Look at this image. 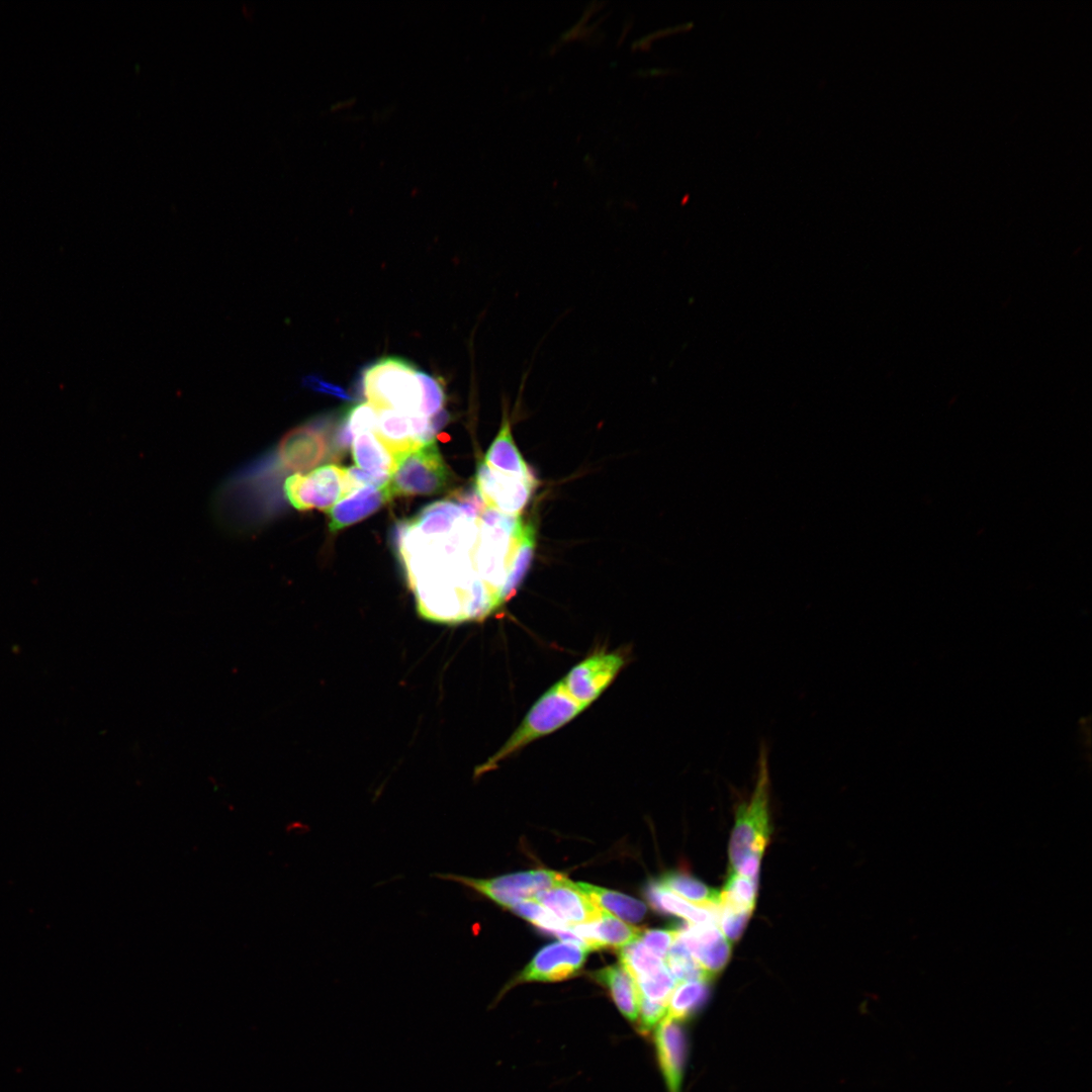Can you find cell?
<instances>
[{"label":"cell","instance_id":"obj_1","mask_svg":"<svg viewBox=\"0 0 1092 1092\" xmlns=\"http://www.w3.org/2000/svg\"><path fill=\"white\" fill-rule=\"evenodd\" d=\"M769 796L768 749L762 742L759 745L752 792L749 798L736 808L735 824L729 843L730 870H735L747 858H761L770 833Z\"/></svg>","mask_w":1092,"mask_h":1092},{"label":"cell","instance_id":"obj_2","mask_svg":"<svg viewBox=\"0 0 1092 1092\" xmlns=\"http://www.w3.org/2000/svg\"><path fill=\"white\" fill-rule=\"evenodd\" d=\"M362 392L374 408H391L405 416H422V385L418 370L397 357H384L365 368Z\"/></svg>","mask_w":1092,"mask_h":1092},{"label":"cell","instance_id":"obj_3","mask_svg":"<svg viewBox=\"0 0 1092 1092\" xmlns=\"http://www.w3.org/2000/svg\"><path fill=\"white\" fill-rule=\"evenodd\" d=\"M586 707L574 700L561 680L555 682L532 705L517 729L502 748L479 768L485 771L521 750L532 741L546 736L579 715Z\"/></svg>","mask_w":1092,"mask_h":1092},{"label":"cell","instance_id":"obj_4","mask_svg":"<svg viewBox=\"0 0 1092 1092\" xmlns=\"http://www.w3.org/2000/svg\"><path fill=\"white\" fill-rule=\"evenodd\" d=\"M451 479L435 441L394 455L388 480L391 497L434 495L445 490Z\"/></svg>","mask_w":1092,"mask_h":1092},{"label":"cell","instance_id":"obj_5","mask_svg":"<svg viewBox=\"0 0 1092 1092\" xmlns=\"http://www.w3.org/2000/svg\"><path fill=\"white\" fill-rule=\"evenodd\" d=\"M432 876L460 884L479 896L508 909L524 900L534 899L537 894L565 879L563 875L549 870L508 874L488 879L472 878L452 873H438Z\"/></svg>","mask_w":1092,"mask_h":1092},{"label":"cell","instance_id":"obj_6","mask_svg":"<svg viewBox=\"0 0 1092 1092\" xmlns=\"http://www.w3.org/2000/svg\"><path fill=\"white\" fill-rule=\"evenodd\" d=\"M359 488L347 468L328 464L307 473H294L286 478L284 492L297 510L328 511L341 498Z\"/></svg>","mask_w":1092,"mask_h":1092},{"label":"cell","instance_id":"obj_7","mask_svg":"<svg viewBox=\"0 0 1092 1092\" xmlns=\"http://www.w3.org/2000/svg\"><path fill=\"white\" fill-rule=\"evenodd\" d=\"M475 486L487 508L508 515H519L532 497L536 486L533 475L496 470L484 461L478 465Z\"/></svg>","mask_w":1092,"mask_h":1092},{"label":"cell","instance_id":"obj_8","mask_svg":"<svg viewBox=\"0 0 1092 1092\" xmlns=\"http://www.w3.org/2000/svg\"><path fill=\"white\" fill-rule=\"evenodd\" d=\"M621 654H593L575 664L561 679L566 692L586 708L612 684L624 666Z\"/></svg>","mask_w":1092,"mask_h":1092},{"label":"cell","instance_id":"obj_9","mask_svg":"<svg viewBox=\"0 0 1092 1092\" xmlns=\"http://www.w3.org/2000/svg\"><path fill=\"white\" fill-rule=\"evenodd\" d=\"M675 930L676 937L711 979L726 967L731 954V942L724 936L717 922H687Z\"/></svg>","mask_w":1092,"mask_h":1092},{"label":"cell","instance_id":"obj_10","mask_svg":"<svg viewBox=\"0 0 1092 1092\" xmlns=\"http://www.w3.org/2000/svg\"><path fill=\"white\" fill-rule=\"evenodd\" d=\"M589 950L570 942H554L541 948L517 977L520 982H554L572 977Z\"/></svg>","mask_w":1092,"mask_h":1092},{"label":"cell","instance_id":"obj_11","mask_svg":"<svg viewBox=\"0 0 1092 1092\" xmlns=\"http://www.w3.org/2000/svg\"><path fill=\"white\" fill-rule=\"evenodd\" d=\"M654 1043L668 1092H680L688 1043L679 1021L665 1016L655 1026Z\"/></svg>","mask_w":1092,"mask_h":1092},{"label":"cell","instance_id":"obj_12","mask_svg":"<svg viewBox=\"0 0 1092 1092\" xmlns=\"http://www.w3.org/2000/svg\"><path fill=\"white\" fill-rule=\"evenodd\" d=\"M534 899L568 926L596 920L604 912L566 878Z\"/></svg>","mask_w":1092,"mask_h":1092},{"label":"cell","instance_id":"obj_13","mask_svg":"<svg viewBox=\"0 0 1092 1092\" xmlns=\"http://www.w3.org/2000/svg\"><path fill=\"white\" fill-rule=\"evenodd\" d=\"M573 934L580 938L588 950L604 947L622 948L640 937L642 929L626 923L604 910L600 918L569 925Z\"/></svg>","mask_w":1092,"mask_h":1092},{"label":"cell","instance_id":"obj_14","mask_svg":"<svg viewBox=\"0 0 1092 1092\" xmlns=\"http://www.w3.org/2000/svg\"><path fill=\"white\" fill-rule=\"evenodd\" d=\"M387 483L383 486L359 487L335 505L329 511L330 531L342 530L378 511L392 498Z\"/></svg>","mask_w":1092,"mask_h":1092},{"label":"cell","instance_id":"obj_15","mask_svg":"<svg viewBox=\"0 0 1092 1092\" xmlns=\"http://www.w3.org/2000/svg\"><path fill=\"white\" fill-rule=\"evenodd\" d=\"M644 894L649 905L659 913L675 915L694 924L717 922L718 907L693 904L663 887L658 880L649 882Z\"/></svg>","mask_w":1092,"mask_h":1092},{"label":"cell","instance_id":"obj_16","mask_svg":"<svg viewBox=\"0 0 1092 1092\" xmlns=\"http://www.w3.org/2000/svg\"><path fill=\"white\" fill-rule=\"evenodd\" d=\"M502 421L499 431L488 448L483 461L490 467L503 472L533 475L513 439L511 419L506 405Z\"/></svg>","mask_w":1092,"mask_h":1092},{"label":"cell","instance_id":"obj_17","mask_svg":"<svg viewBox=\"0 0 1092 1092\" xmlns=\"http://www.w3.org/2000/svg\"><path fill=\"white\" fill-rule=\"evenodd\" d=\"M593 977L609 990L618 1009L627 1019H638L639 992L635 981L621 965L606 967L595 972Z\"/></svg>","mask_w":1092,"mask_h":1092},{"label":"cell","instance_id":"obj_18","mask_svg":"<svg viewBox=\"0 0 1092 1092\" xmlns=\"http://www.w3.org/2000/svg\"><path fill=\"white\" fill-rule=\"evenodd\" d=\"M352 455L358 468L382 480H389L394 456L375 434L365 432L356 435L352 442Z\"/></svg>","mask_w":1092,"mask_h":1092},{"label":"cell","instance_id":"obj_19","mask_svg":"<svg viewBox=\"0 0 1092 1092\" xmlns=\"http://www.w3.org/2000/svg\"><path fill=\"white\" fill-rule=\"evenodd\" d=\"M465 516L453 500H439L425 507L411 521L420 534L436 538L450 534Z\"/></svg>","mask_w":1092,"mask_h":1092},{"label":"cell","instance_id":"obj_20","mask_svg":"<svg viewBox=\"0 0 1092 1092\" xmlns=\"http://www.w3.org/2000/svg\"><path fill=\"white\" fill-rule=\"evenodd\" d=\"M577 888L597 906L627 922H638L646 914V905L622 893L586 883H575Z\"/></svg>","mask_w":1092,"mask_h":1092},{"label":"cell","instance_id":"obj_21","mask_svg":"<svg viewBox=\"0 0 1092 1092\" xmlns=\"http://www.w3.org/2000/svg\"><path fill=\"white\" fill-rule=\"evenodd\" d=\"M376 412L375 435L393 456L422 444L415 439L408 416L391 408H377Z\"/></svg>","mask_w":1092,"mask_h":1092},{"label":"cell","instance_id":"obj_22","mask_svg":"<svg viewBox=\"0 0 1092 1092\" xmlns=\"http://www.w3.org/2000/svg\"><path fill=\"white\" fill-rule=\"evenodd\" d=\"M620 965L636 985L656 978L667 968L663 960L652 953L639 938L620 948Z\"/></svg>","mask_w":1092,"mask_h":1092},{"label":"cell","instance_id":"obj_23","mask_svg":"<svg viewBox=\"0 0 1092 1092\" xmlns=\"http://www.w3.org/2000/svg\"><path fill=\"white\" fill-rule=\"evenodd\" d=\"M709 983L708 980L677 983L667 1002L666 1017L680 1021L699 1011L708 1000Z\"/></svg>","mask_w":1092,"mask_h":1092},{"label":"cell","instance_id":"obj_24","mask_svg":"<svg viewBox=\"0 0 1092 1092\" xmlns=\"http://www.w3.org/2000/svg\"><path fill=\"white\" fill-rule=\"evenodd\" d=\"M658 882L693 904L709 908H716L719 905L720 892L708 887L689 874L670 872L664 874Z\"/></svg>","mask_w":1092,"mask_h":1092},{"label":"cell","instance_id":"obj_25","mask_svg":"<svg viewBox=\"0 0 1092 1092\" xmlns=\"http://www.w3.org/2000/svg\"><path fill=\"white\" fill-rule=\"evenodd\" d=\"M758 881L730 870L728 879L720 892L719 904L753 911L757 897Z\"/></svg>","mask_w":1092,"mask_h":1092},{"label":"cell","instance_id":"obj_26","mask_svg":"<svg viewBox=\"0 0 1092 1092\" xmlns=\"http://www.w3.org/2000/svg\"><path fill=\"white\" fill-rule=\"evenodd\" d=\"M665 960V965L676 983L693 980L711 981V978L677 937L669 948Z\"/></svg>","mask_w":1092,"mask_h":1092},{"label":"cell","instance_id":"obj_27","mask_svg":"<svg viewBox=\"0 0 1092 1092\" xmlns=\"http://www.w3.org/2000/svg\"><path fill=\"white\" fill-rule=\"evenodd\" d=\"M511 910L552 934L568 928L566 923L557 918L536 899L524 900L512 907Z\"/></svg>","mask_w":1092,"mask_h":1092},{"label":"cell","instance_id":"obj_28","mask_svg":"<svg viewBox=\"0 0 1092 1092\" xmlns=\"http://www.w3.org/2000/svg\"><path fill=\"white\" fill-rule=\"evenodd\" d=\"M751 914V910L723 904L718 905L717 924L729 942H734L740 938Z\"/></svg>","mask_w":1092,"mask_h":1092},{"label":"cell","instance_id":"obj_29","mask_svg":"<svg viewBox=\"0 0 1092 1092\" xmlns=\"http://www.w3.org/2000/svg\"><path fill=\"white\" fill-rule=\"evenodd\" d=\"M342 417L355 437L358 434L377 431V412L369 402H360L348 406Z\"/></svg>","mask_w":1092,"mask_h":1092},{"label":"cell","instance_id":"obj_30","mask_svg":"<svg viewBox=\"0 0 1092 1092\" xmlns=\"http://www.w3.org/2000/svg\"><path fill=\"white\" fill-rule=\"evenodd\" d=\"M418 376L422 385L421 414L431 418L442 412L445 402L444 389L434 376L421 371H418Z\"/></svg>","mask_w":1092,"mask_h":1092},{"label":"cell","instance_id":"obj_31","mask_svg":"<svg viewBox=\"0 0 1092 1092\" xmlns=\"http://www.w3.org/2000/svg\"><path fill=\"white\" fill-rule=\"evenodd\" d=\"M676 935L675 929H646L642 930L639 939L652 953L663 960L673 944Z\"/></svg>","mask_w":1092,"mask_h":1092},{"label":"cell","instance_id":"obj_32","mask_svg":"<svg viewBox=\"0 0 1092 1092\" xmlns=\"http://www.w3.org/2000/svg\"><path fill=\"white\" fill-rule=\"evenodd\" d=\"M667 1013V1004L654 1002L639 996V1027L643 1032H648L655 1027Z\"/></svg>","mask_w":1092,"mask_h":1092},{"label":"cell","instance_id":"obj_33","mask_svg":"<svg viewBox=\"0 0 1092 1092\" xmlns=\"http://www.w3.org/2000/svg\"><path fill=\"white\" fill-rule=\"evenodd\" d=\"M304 384L314 390L326 392L336 395L345 399H351L345 390L332 383H328L316 375L306 376L303 380Z\"/></svg>","mask_w":1092,"mask_h":1092}]
</instances>
